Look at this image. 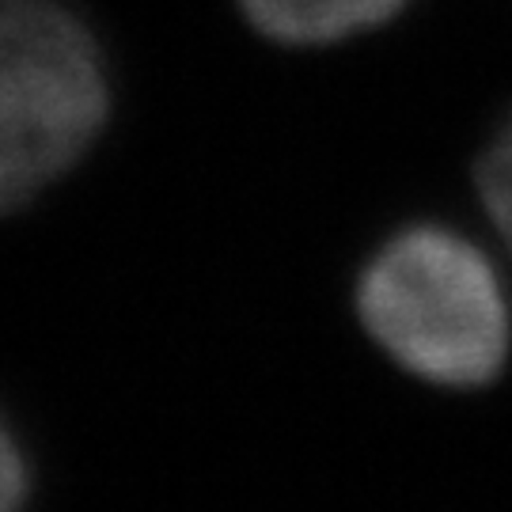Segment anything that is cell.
<instances>
[{
	"label": "cell",
	"mask_w": 512,
	"mask_h": 512,
	"mask_svg": "<svg viewBox=\"0 0 512 512\" xmlns=\"http://www.w3.org/2000/svg\"><path fill=\"white\" fill-rule=\"evenodd\" d=\"M368 334L421 380L490 384L509 357V300L490 258L437 224L384 243L357 285Z\"/></svg>",
	"instance_id": "obj_1"
},
{
	"label": "cell",
	"mask_w": 512,
	"mask_h": 512,
	"mask_svg": "<svg viewBox=\"0 0 512 512\" xmlns=\"http://www.w3.org/2000/svg\"><path fill=\"white\" fill-rule=\"evenodd\" d=\"M107 107L92 31L57 0H0V213L57 183L92 148Z\"/></svg>",
	"instance_id": "obj_2"
},
{
	"label": "cell",
	"mask_w": 512,
	"mask_h": 512,
	"mask_svg": "<svg viewBox=\"0 0 512 512\" xmlns=\"http://www.w3.org/2000/svg\"><path fill=\"white\" fill-rule=\"evenodd\" d=\"M262 35L289 46H319L380 27L406 0H239Z\"/></svg>",
	"instance_id": "obj_3"
},
{
	"label": "cell",
	"mask_w": 512,
	"mask_h": 512,
	"mask_svg": "<svg viewBox=\"0 0 512 512\" xmlns=\"http://www.w3.org/2000/svg\"><path fill=\"white\" fill-rule=\"evenodd\" d=\"M478 194H482V205L494 220V228L505 239V247L512 251V118L478 164Z\"/></svg>",
	"instance_id": "obj_4"
},
{
	"label": "cell",
	"mask_w": 512,
	"mask_h": 512,
	"mask_svg": "<svg viewBox=\"0 0 512 512\" xmlns=\"http://www.w3.org/2000/svg\"><path fill=\"white\" fill-rule=\"evenodd\" d=\"M31 490V467L19 448L16 433L8 429V421L0 418V512L16 509Z\"/></svg>",
	"instance_id": "obj_5"
}]
</instances>
